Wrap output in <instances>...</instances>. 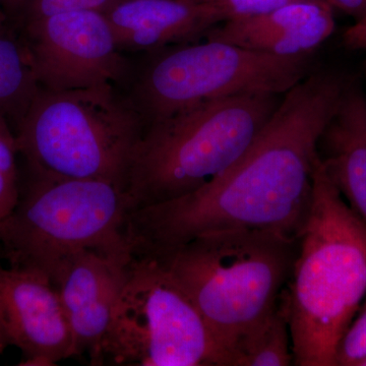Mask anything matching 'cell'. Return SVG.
<instances>
[{
	"label": "cell",
	"mask_w": 366,
	"mask_h": 366,
	"mask_svg": "<svg viewBox=\"0 0 366 366\" xmlns=\"http://www.w3.org/2000/svg\"><path fill=\"white\" fill-rule=\"evenodd\" d=\"M347 81L340 72L315 69L284 94L254 143L222 174L187 196L132 211V254H153L237 229L300 239L312 209L317 139Z\"/></svg>",
	"instance_id": "6da1fadb"
},
{
	"label": "cell",
	"mask_w": 366,
	"mask_h": 366,
	"mask_svg": "<svg viewBox=\"0 0 366 366\" xmlns=\"http://www.w3.org/2000/svg\"><path fill=\"white\" fill-rule=\"evenodd\" d=\"M366 295V224L317 162L310 216L282 295L296 366H336Z\"/></svg>",
	"instance_id": "7a4b0ae2"
},
{
	"label": "cell",
	"mask_w": 366,
	"mask_h": 366,
	"mask_svg": "<svg viewBox=\"0 0 366 366\" xmlns=\"http://www.w3.org/2000/svg\"><path fill=\"white\" fill-rule=\"evenodd\" d=\"M298 250L300 239L237 229L197 235L147 257L160 262L196 307L226 366L233 343L276 307Z\"/></svg>",
	"instance_id": "3957f363"
},
{
	"label": "cell",
	"mask_w": 366,
	"mask_h": 366,
	"mask_svg": "<svg viewBox=\"0 0 366 366\" xmlns=\"http://www.w3.org/2000/svg\"><path fill=\"white\" fill-rule=\"evenodd\" d=\"M283 96L209 99L148 122L125 184L132 211L187 196L222 174L254 143Z\"/></svg>",
	"instance_id": "277c9868"
},
{
	"label": "cell",
	"mask_w": 366,
	"mask_h": 366,
	"mask_svg": "<svg viewBox=\"0 0 366 366\" xmlns=\"http://www.w3.org/2000/svg\"><path fill=\"white\" fill-rule=\"evenodd\" d=\"M144 127L136 103L110 84L66 91L41 86L14 134L31 172L106 180L125 189Z\"/></svg>",
	"instance_id": "5b68a950"
},
{
	"label": "cell",
	"mask_w": 366,
	"mask_h": 366,
	"mask_svg": "<svg viewBox=\"0 0 366 366\" xmlns=\"http://www.w3.org/2000/svg\"><path fill=\"white\" fill-rule=\"evenodd\" d=\"M131 212L127 192L117 183L29 171L25 182L21 178L16 206L0 222L2 257L9 267L48 278L60 262L81 250L131 257Z\"/></svg>",
	"instance_id": "8992f818"
},
{
	"label": "cell",
	"mask_w": 366,
	"mask_h": 366,
	"mask_svg": "<svg viewBox=\"0 0 366 366\" xmlns=\"http://www.w3.org/2000/svg\"><path fill=\"white\" fill-rule=\"evenodd\" d=\"M91 365L223 366L196 307L154 257L132 254L109 329Z\"/></svg>",
	"instance_id": "52a82bcc"
},
{
	"label": "cell",
	"mask_w": 366,
	"mask_h": 366,
	"mask_svg": "<svg viewBox=\"0 0 366 366\" xmlns=\"http://www.w3.org/2000/svg\"><path fill=\"white\" fill-rule=\"evenodd\" d=\"M314 54L283 57L207 39L161 53L137 84V107L146 120L202 101L247 94L283 95L314 71Z\"/></svg>",
	"instance_id": "ba28073f"
},
{
	"label": "cell",
	"mask_w": 366,
	"mask_h": 366,
	"mask_svg": "<svg viewBox=\"0 0 366 366\" xmlns=\"http://www.w3.org/2000/svg\"><path fill=\"white\" fill-rule=\"evenodd\" d=\"M24 26L42 88L66 91L112 85L129 76V62L105 14L66 11Z\"/></svg>",
	"instance_id": "9c48e42d"
},
{
	"label": "cell",
	"mask_w": 366,
	"mask_h": 366,
	"mask_svg": "<svg viewBox=\"0 0 366 366\" xmlns=\"http://www.w3.org/2000/svg\"><path fill=\"white\" fill-rule=\"evenodd\" d=\"M0 320L9 345L23 353L19 365L53 366L71 357V330L44 274L0 264Z\"/></svg>",
	"instance_id": "30bf717a"
},
{
	"label": "cell",
	"mask_w": 366,
	"mask_h": 366,
	"mask_svg": "<svg viewBox=\"0 0 366 366\" xmlns=\"http://www.w3.org/2000/svg\"><path fill=\"white\" fill-rule=\"evenodd\" d=\"M131 257L81 250L60 262L48 277L71 330V356L86 353L91 362L97 354L109 329Z\"/></svg>",
	"instance_id": "8fae6325"
},
{
	"label": "cell",
	"mask_w": 366,
	"mask_h": 366,
	"mask_svg": "<svg viewBox=\"0 0 366 366\" xmlns=\"http://www.w3.org/2000/svg\"><path fill=\"white\" fill-rule=\"evenodd\" d=\"M334 11L327 0H301L259 16L224 21L206 37L277 56L314 54L334 33Z\"/></svg>",
	"instance_id": "7c38bea8"
},
{
	"label": "cell",
	"mask_w": 366,
	"mask_h": 366,
	"mask_svg": "<svg viewBox=\"0 0 366 366\" xmlns=\"http://www.w3.org/2000/svg\"><path fill=\"white\" fill-rule=\"evenodd\" d=\"M105 14L122 50L194 42L223 23L215 4L190 0H122Z\"/></svg>",
	"instance_id": "4fadbf2b"
},
{
	"label": "cell",
	"mask_w": 366,
	"mask_h": 366,
	"mask_svg": "<svg viewBox=\"0 0 366 366\" xmlns=\"http://www.w3.org/2000/svg\"><path fill=\"white\" fill-rule=\"evenodd\" d=\"M317 153L327 178L366 224V96L357 81H347Z\"/></svg>",
	"instance_id": "5bb4252c"
},
{
	"label": "cell",
	"mask_w": 366,
	"mask_h": 366,
	"mask_svg": "<svg viewBox=\"0 0 366 366\" xmlns=\"http://www.w3.org/2000/svg\"><path fill=\"white\" fill-rule=\"evenodd\" d=\"M41 85L25 38L0 26V117L18 125Z\"/></svg>",
	"instance_id": "9a60e30c"
},
{
	"label": "cell",
	"mask_w": 366,
	"mask_h": 366,
	"mask_svg": "<svg viewBox=\"0 0 366 366\" xmlns=\"http://www.w3.org/2000/svg\"><path fill=\"white\" fill-rule=\"evenodd\" d=\"M292 365L295 360L290 327L281 295L276 307L233 343L227 353L226 366Z\"/></svg>",
	"instance_id": "2e32d148"
},
{
	"label": "cell",
	"mask_w": 366,
	"mask_h": 366,
	"mask_svg": "<svg viewBox=\"0 0 366 366\" xmlns=\"http://www.w3.org/2000/svg\"><path fill=\"white\" fill-rule=\"evenodd\" d=\"M20 156L16 134L9 122L0 117V222L16 206L21 187Z\"/></svg>",
	"instance_id": "e0dca14e"
},
{
	"label": "cell",
	"mask_w": 366,
	"mask_h": 366,
	"mask_svg": "<svg viewBox=\"0 0 366 366\" xmlns=\"http://www.w3.org/2000/svg\"><path fill=\"white\" fill-rule=\"evenodd\" d=\"M122 0H31L21 20L24 25L52 14L74 11L106 14Z\"/></svg>",
	"instance_id": "ac0fdd59"
},
{
	"label": "cell",
	"mask_w": 366,
	"mask_h": 366,
	"mask_svg": "<svg viewBox=\"0 0 366 366\" xmlns=\"http://www.w3.org/2000/svg\"><path fill=\"white\" fill-rule=\"evenodd\" d=\"M365 357L366 295L337 348L336 366H356Z\"/></svg>",
	"instance_id": "d6986e66"
},
{
	"label": "cell",
	"mask_w": 366,
	"mask_h": 366,
	"mask_svg": "<svg viewBox=\"0 0 366 366\" xmlns=\"http://www.w3.org/2000/svg\"><path fill=\"white\" fill-rule=\"evenodd\" d=\"M301 0H219L215 4L224 21L250 18L276 11Z\"/></svg>",
	"instance_id": "ffe728a7"
},
{
	"label": "cell",
	"mask_w": 366,
	"mask_h": 366,
	"mask_svg": "<svg viewBox=\"0 0 366 366\" xmlns=\"http://www.w3.org/2000/svg\"><path fill=\"white\" fill-rule=\"evenodd\" d=\"M344 47L350 51L366 49V21L354 23L344 32L342 37Z\"/></svg>",
	"instance_id": "44dd1931"
},
{
	"label": "cell",
	"mask_w": 366,
	"mask_h": 366,
	"mask_svg": "<svg viewBox=\"0 0 366 366\" xmlns=\"http://www.w3.org/2000/svg\"><path fill=\"white\" fill-rule=\"evenodd\" d=\"M334 7L342 13L348 14L353 19L354 23L366 21V0H327Z\"/></svg>",
	"instance_id": "7402d4cb"
},
{
	"label": "cell",
	"mask_w": 366,
	"mask_h": 366,
	"mask_svg": "<svg viewBox=\"0 0 366 366\" xmlns=\"http://www.w3.org/2000/svg\"><path fill=\"white\" fill-rule=\"evenodd\" d=\"M0 1H1L2 9H4L6 16L23 18L31 0H0Z\"/></svg>",
	"instance_id": "603a6c76"
},
{
	"label": "cell",
	"mask_w": 366,
	"mask_h": 366,
	"mask_svg": "<svg viewBox=\"0 0 366 366\" xmlns=\"http://www.w3.org/2000/svg\"><path fill=\"white\" fill-rule=\"evenodd\" d=\"M7 346L9 345V339H7V336L6 334V331H4V326H2L1 320H0V355L4 353V351L6 350Z\"/></svg>",
	"instance_id": "cb8c5ba5"
},
{
	"label": "cell",
	"mask_w": 366,
	"mask_h": 366,
	"mask_svg": "<svg viewBox=\"0 0 366 366\" xmlns=\"http://www.w3.org/2000/svg\"><path fill=\"white\" fill-rule=\"evenodd\" d=\"M7 16L6 13H4V9H2L1 1H0V26H4V23H6Z\"/></svg>",
	"instance_id": "d4e9b609"
},
{
	"label": "cell",
	"mask_w": 366,
	"mask_h": 366,
	"mask_svg": "<svg viewBox=\"0 0 366 366\" xmlns=\"http://www.w3.org/2000/svg\"><path fill=\"white\" fill-rule=\"evenodd\" d=\"M190 1L194 2H201V4H211V2L219 1V0H190Z\"/></svg>",
	"instance_id": "484cf974"
},
{
	"label": "cell",
	"mask_w": 366,
	"mask_h": 366,
	"mask_svg": "<svg viewBox=\"0 0 366 366\" xmlns=\"http://www.w3.org/2000/svg\"><path fill=\"white\" fill-rule=\"evenodd\" d=\"M356 366H366V357L361 360Z\"/></svg>",
	"instance_id": "4316f807"
},
{
	"label": "cell",
	"mask_w": 366,
	"mask_h": 366,
	"mask_svg": "<svg viewBox=\"0 0 366 366\" xmlns=\"http://www.w3.org/2000/svg\"><path fill=\"white\" fill-rule=\"evenodd\" d=\"M2 259V250H1V245H0V259Z\"/></svg>",
	"instance_id": "83f0119b"
},
{
	"label": "cell",
	"mask_w": 366,
	"mask_h": 366,
	"mask_svg": "<svg viewBox=\"0 0 366 366\" xmlns=\"http://www.w3.org/2000/svg\"><path fill=\"white\" fill-rule=\"evenodd\" d=\"M365 78H366V67H365Z\"/></svg>",
	"instance_id": "f1b7e54d"
}]
</instances>
